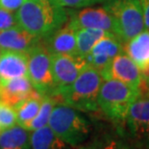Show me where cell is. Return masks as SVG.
<instances>
[{
  "instance_id": "1",
  "label": "cell",
  "mask_w": 149,
  "mask_h": 149,
  "mask_svg": "<svg viewBox=\"0 0 149 149\" xmlns=\"http://www.w3.org/2000/svg\"><path fill=\"white\" fill-rule=\"evenodd\" d=\"M68 13L54 0H26L15 17L18 26L42 40L68 20Z\"/></svg>"
},
{
  "instance_id": "2",
  "label": "cell",
  "mask_w": 149,
  "mask_h": 149,
  "mask_svg": "<svg viewBox=\"0 0 149 149\" xmlns=\"http://www.w3.org/2000/svg\"><path fill=\"white\" fill-rule=\"evenodd\" d=\"M50 129L70 146L77 148L91 136V123L80 111L65 103H57L50 115Z\"/></svg>"
},
{
  "instance_id": "3",
  "label": "cell",
  "mask_w": 149,
  "mask_h": 149,
  "mask_svg": "<svg viewBox=\"0 0 149 149\" xmlns=\"http://www.w3.org/2000/svg\"><path fill=\"white\" fill-rule=\"evenodd\" d=\"M102 82L100 72L88 65L68 87L59 91L57 94L63 103L80 112H96L99 110L97 98Z\"/></svg>"
},
{
  "instance_id": "4",
  "label": "cell",
  "mask_w": 149,
  "mask_h": 149,
  "mask_svg": "<svg viewBox=\"0 0 149 149\" xmlns=\"http://www.w3.org/2000/svg\"><path fill=\"white\" fill-rule=\"evenodd\" d=\"M141 94V90L134 88L115 79L103 80L98 93V108L115 123L125 122L131 104Z\"/></svg>"
},
{
  "instance_id": "5",
  "label": "cell",
  "mask_w": 149,
  "mask_h": 149,
  "mask_svg": "<svg viewBox=\"0 0 149 149\" xmlns=\"http://www.w3.org/2000/svg\"><path fill=\"white\" fill-rule=\"evenodd\" d=\"M102 7L116 24V35L124 44L145 30L141 0H106Z\"/></svg>"
},
{
  "instance_id": "6",
  "label": "cell",
  "mask_w": 149,
  "mask_h": 149,
  "mask_svg": "<svg viewBox=\"0 0 149 149\" xmlns=\"http://www.w3.org/2000/svg\"><path fill=\"white\" fill-rule=\"evenodd\" d=\"M27 77L35 90L43 95H54L57 88L51 68V54L40 42L28 52Z\"/></svg>"
},
{
  "instance_id": "7",
  "label": "cell",
  "mask_w": 149,
  "mask_h": 149,
  "mask_svg": "<svg viewBox=\"0 0 149 149\" xmlns=\"http://www.w3.org/2000/svg\"><path fill=\"white\" fill-rule=\"evenodd\" d=\"M131 138L139 146L149 149V97H137L129 108L125 118Z\"/></svg>"
},
{
  "instance_id": "8",
  "label": "cell",
  "mask_w": 149,
  "mask_h": 149,
  "mask_svg": "<svg viewBox=\"0 0 149 149\" xmlns=\"http://www.w3.org/2000/svg\"><path fill=\"white\" fill-rule=\"evenodd\" d=\"M68 21L76 30L81 28L99 29L116 35V24L112 15L103 7H85L69 10Z\"/></svg>"
},
{
  "instance_id": "9",
  "label": "cell",
  "mask_w": 149,
  "mask_h": 149,
  "mask_svg": "<svg viewBox=\"0 0 149 149\" xmlns=\"http://www.w3.org/2000/svg\"><path fill=\"white\" fill-rule=\"evenodd\" d=\"M87 65L86 59L78 55L51 54V68L57 93L68 87Z\"/></svg>"
},
{
  "instance_id": "10",
  "label": "cell",
  "mask_w": 149,
  "mask_h": 149,
  "mask_svg": "<svg viewBox=\"0 0 149 149\" xmlns=\"http://www.w3.org/2000/svg\"><path fill=\"white\" fill-rule=\"evenodd\" d=\"M101 75L103 80L115 79L134 88L141 90L142 83L141 72L138 65L124 52L117 55Z\"/></svg>"
},
{
  "instance_id": "11",
  "label": "cell",
  "mask_w": 149,
  "mask_h": 149,
  "mask_svg": "<svg viewBox=\"0 0 149 149\" xmlns=\"http://www.w3.org/2000/svg\"><path fill=\"white\" fill-rule=\"evenodd\" d=\"M123 52V42L116 35L110 34L97 42L86 57L88 65L100 73L105 71L113 60Z\"/></svg>"
},
{
  "instance_id": "12",
  "label": "cell",
  "mask_w": 149,
  "mask_h": 149,
  "mask_svg": "<svg viewBox=\"0 0 149 149\" xmlns=\"http://www.w3.org/2000/svg\"><path fill=\"white\" fill-rule=\"evenodd\" d=\"M123 52L141 72L142 80L149 82V30H144L123 44Z\"/></svg>"
},
{
  "instance_id": "13",
  "label": "cell",
  "mask_w": 149,
  "mask_h": 149,
  "mask_svg": "<svg viewBox=\"0 0 149 149\" xmlns=\"http://www.w3.org/2000/svg\"><path fill=\"white\" fill-rule=\"evenodd\" d=\"M76 31L77 30L68 20L58 30L42 40V43L50 54L77 55L76 54Z\"/></svg>"
},
{
  "instance_id": "14",
  "label": "cell",
  "mask_w": 149,
  "mask_h": 149,
  "mask_svg": "<svg viewBox=\"0 0 149 149\" xmlns=\"http://www.w3.org/2000/svg\"><path fill=\"white\" fill-rule=\"evenodd\" d=\"M35 88L27 76L0 83V102L17 108L22 101L32 96Z\"/></svg>"
},
{
  "instance_id": "15",
  "label": "cell",
  "mask_w": 149,
  "mask_h": 149,
  "mask_svg": "<svg viewBox=\"0 0 149 149\" xmlns=\"http://www.w3.org/2000/svg\"><path fill=\"white\" fill-rule=\"evenodd\" d=\"M42 42V40L17 26L0 31V48L3 51H18L28 53L31 49Z\"/></svg>"
},
{
  "instance_id": "16",
  "label": "cell",
  "mask_w": 149,
  "mask_h": 149,
  "mask_svg": "<svg viewBox=\"0 0 149 149\" xmlns=\"http://www.w3.org/2000/svg\"><path fill=\"white\" fill-rule=\"evenodd\" d=\"M28 53L3 51L0 56V83L27 76Z\"/></svg>"
},
{
  "instance_id": "17",
  "label": "cell",
  "mask_w": 149,
  "mask_h": 149,
  "mask_svg": "<svg viewBox=\"0 0 149 149\" xmlns=\"http://www.w3.org/2000/svg\"><path fill=\"white\" fill-rule=\"evenodd\" d=\"M76 149H134V147L118 133L104 132L90 138Z\"/></svg>"
},
{
  "instance_id": "18",
  "label": "cell",
  "mask_w": 149,
  "mask_h": 149,
  "mask_svg": "<svg viewBox=\"0 0 149 149\" xmlns=\"http://www.w3.org/2000/svg\"><path fill=\"white\" fill-rule=\"evenodd\" d=\"M31 149H76L54 133L48 125L30 132Z\"/></svg>"
},
{
  "instance_id": "19",
  "label": "cell",
  "mask_w": 149,
  "mask_h": 149,
  "mask_svg": "<svg viewBox=\"0 0 149 149\" xmlns=\"http://www.w3.org/2000/svg\"><path fill=\"white\" fill-rule=\"evenodd\" d=\"M0 149H31L30 131L18 124L3 129L0 134Z\"/></svg>"
},
{
  "instance_id": "20",
  "label": "cell",
  "mask_w": 149,
  "mask_h": 149,
  "mask_svg": "<svg viewBox=\"0 0 149 149\" xmlns=\"http://www.w3.org/2000/svg\"><path fill=\"white\" fill-rule=\"evenodd\" d=\"M43 96V94L35 90L32 96L22 101L19 105L15 108V110L17 113V124L22 126L25 129L27 128L29 123L39 113Z\"/></svg>"
},
{
  "instance_id": "21",
  "label": "cell",
  "mask_w": 149,
  "mask_h": 149,
  "mask_svg": "<svg viewBox=\"0 0 149 149\" xmlns=\"http://www.w3.org/2000/svg\"><path fill=\"white\" fill-rule=\"evenodd\" d=\"M112 33L99 29L81 28L76 31V54L85 58L88 55L97 42Z\"/></svg>"
},
{
  "instance_id": "22",
  "label": "cell",
  "mask_w": 149,
  "mask_h": 149,
  "mask_svg": "<svg viewBox=\"0 0 149 149\" xmlns=\"http://www.w3.org/2000/svg\"><path fill=\"white\" fill-rule=\"evenodd\" d=\"M60 100V96L58 94H54V95H44L43 99L42 101V105H40L39 113L35 116V118L29 123L27 126L26 130L28 131H34V130L40 129L42 127H44L48 124V120L51 112L53 110L54 106L58 103Z\"/></svg>"
},
{
  "instance_id": "23",
  "label": "cell",
  "mask_w": 149,
  "mask_h": 149,
  "mask_svg": "<svg viewBox=\"0 0 149 149\" xmlns=\"http://www.w3.org/2000/svg\"><path fill=\"white\" fill-rule=\"evenodd\" d=\"M15 124H17V113L15 108L0 102V126L2 129H7Z\"/></svg>"
},
{
  "instance_id": "24",
  "label": "cell",
  "mask_w": 149,
  "mask_h": 149,
  "mask_svg": "<svg viewBox=\"0 0 149 149\" xmlns=\"http://www.w3.org/2000/svg\"><path fill=\"white\" fill-rule=\"evenodd\" d=\"M106 0H54L56 4L61 7L69 9H80L85 7H90L98 3H103Z\"/></svg>"
},
{
  "instance_id": "25",
  "label": "cell",
  "mask_w": 149,
  "mask_h": 149,
  "mask_svg": "<svg viewBox=\"0 0 149 149\" xmlns=\"http://www.w3.org/2000/svg\"><path fill=\"white\" fill-rule=\"evenodd\" d=\"M18 26L15 13L0 8V31Z\"/></svg>"
},
{
  "instance_id": "26",
  "label": "cell",
  "mask_w": 149,
  "mask_h": 149,
  "mask_svg": "<svg viewBox=\"0 0 149 149\" xmlns=\"http://www.w3.org/2000/svg\"><path fill=\"white\" fill-rule=\"evenodd\" d=\"M26 0H0V8L15 13Z\"/></svg>"
},
{
  "instance_id": "27",
  "label": "cell",
  "mask_w": 149,
  "mask_h": 149,
  "mask_svg": "<svg viewBox=\"0 0 149 149\" xmlns=\"http://www.w3.org/2000/svg\"><path fill=\"white\" fill-rule=\"evenodd\" d=\"M145 30H149V0H141Z\"/></svg>"
},
{
  "instance_id": "28",
  "label": "cell",
  "mask_w": 149,
  "mask_h": 149,
  "mask_svg": "<svg viewBox=\"0 0 149 149\" xmlns=\"http://www.w3.org/2000/svg\"><path fill=\"white\" fill-rule=\"evenodd\" d=\"M2 52H3V50L0 48V56H1V54H2Z\"/></svg>"
},
{
  "instance_id": "29",
  "label": "cell",
  "mask_w": 149,
  "mask_h": 149,
  "mask_svg": "<svg viewBox=\"0 0 149 149\" xmlns=\"http://www.w3.org/2000/svg\"><path fill=\"white\" fill-rule=\"evenodd\" d=\"M2 130H3V129H2V127H1V126H0V134H1V132H2Z\"/></svg>"
},
{
  "instance_id": "30",
  "label": "cell",
  "mask_w": 149,
  "mask_h": 149,
  "mask_svg": "<svg viewBox=\"0 0 149 149\" xmlns=\"http://www.w3.org/2000/svg\"><path fill=\"white\" fill-rule=\"evenodd\" d=\"M148 93H149V87H148Z\"/></svg>"
},
{
  "instance_id": "31",
  "label": "cell",
  "mask_w": 149,
  "mask_h": 149,
  "mask_svg": "<svg viewBox=\"0 0 149 149\" xmlns=\"http://www.w3.org/2000/svg\"><path fill=\"white\" fill-rule=\"evenodd\" d=\"M134 149H136V148H134Z\"/></svg>"
}]
</instances>
